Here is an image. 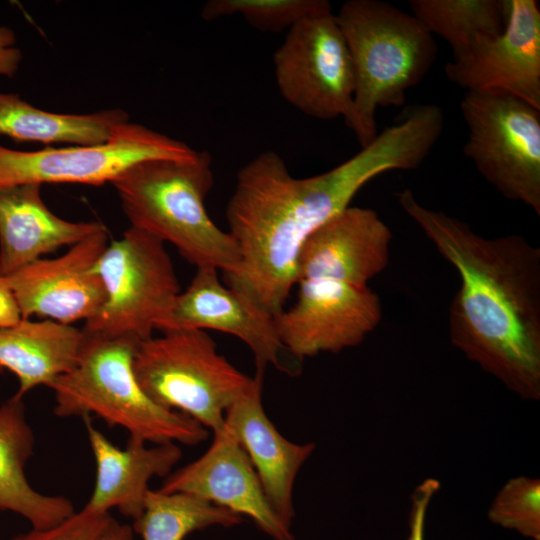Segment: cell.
Returning a JSON list of instances; mask_svg holds the SVG:
<instances>
[{
  "label": "cell",
  "mask_w": 540,
  "mask_h": 540,
  "mask_svg": "<svg viewBox=\"0 0 540 540\" xmlns=\"http://www.w3.org/2000/svg\"><path fill=\"white\" fill-rule=\"evenodd\" d=\"M443 131L429 106L410 108L361 150L321 174L296 178L274 151L260 153L237 173L226 207L228 232L241 254L240 270L225 284L276 315L296 284L307 238L350 206L360 189L391 170L419 167Z\"/></svg>",
  "instance_id": "obj_1"
},
{
  "label": "cell",
  "mask_w": 540,
  "mask_h": 540,
  "mask_svg": "<svg viewBox=\"0 0 540 540\" xmlns=\"http://www.w3.org/2000/svg\"><path fill=\"white\" fill-rule=\"evenodd\" d=\"M398 202L459 274L451 343L521 399L539 400L540 248L517 234L483 237L409 188Z\"/></svg>",
  "instance_id": "obj_2"
},
{
  "label": "cell",
  "mask_w": 540,
  "mask_h": 540,
  "mask_svg": "<svg viewBox=\"0 0 540 540\" xmlns=\"http://www.w3.org/2000/svg\"><path fill=\"white\" fill-rule=\"evenodd\" d=\"M211 163L207 151L187 159H146L111 184L130 226L171 243L196 268H215L231 276L240 270L242 259L234 238L214 223L205 207L214 184Z\"/></svg>",
  "instance_id": "obj_3"
},
{
  "label": "cell",
  "mask_w": 540,
  "mask_h": 540,
  "mask_svg": "<svg viewBox=\"0 0 540 540\" xmlns=\"http://www.w3.org/2000/svg\"><path fill=\"white\" fill-rule=\"evenodd\" d=\"M354 72L353 109L346 125L361 147L378 134L379 107L401 106L406 91L432 68L437 45L411 13L380 0H349L335 14Z\"/></svg>",
  "instance_id": "obj_4"
},
{
  "label": "cell",
  "mask_w": 540,
  "mask_h": 540,
  "mask_svg": "<svg viewBox=\"0 0 540 540\" xmlns=\"http://www.w3.org/2000/svg\"><path fill=\"white\" fill-rule=\"evenodd\" d=\"M138 345L84 334L76 365L48 386L55 396L54 413L61 418L96 416L152 444L205 441L209 434L204 426L160 407L141 389L133 370Z\"/></svg>",
  "instance_id": "obj_5"
},
{
  "label": "cell",
  "mask_w": 540,
  "mask_h": 540,
  "mask_svg": "<svg viewBox=\"0 0 540 540\" xmlns=\"http://www.w3.org/2000/svg\"><path fill=\"white\" fill-rule=\"evenodd\" d=\"M133 370L154 403L191 417L213 433L223 429L226 410L252 381L199 329L167 330L141 342Z\"/></svg>",
  "instance_id": "obj_6"
},
{
  "label": "cell",
  "mask_w": 540,
  "mask_h": 540,
  "mask_svg": "<svg viewBox=\"0 0 540 540\" xmlns=\"http://www.w3.org/2000/svg\"><path fill=\"white\" fill-rule=\"evenodd\" d=\"M96 272L106 297L85 322L82 331L89 336L140 344L158 330L180 293L164 242L133 226L107 246Z\"/></svg>",
  "instance_id": "obj_7"
},
{
  "label": "cell",
  "mask_w": 540,
  "mask_h": 540,
  "mask_svg": "<svg viewBox=\"0 0 540 540\" xmlns=\"http://www.w3.org/2000/svg\"><path fill=\"white\" fill-rule=\"evenodd\" d=\"M460 108L465 156L502 196L540 215V110L499 92H466Z\"/></svg>",
  "instance_id": "obj_8"
},
{
  "label": "cell",
  "mask_w": 540,
  "mask_h": 540,
  "mask_svg": "<svg viewBox=\"0 0 540 540\" xmlns=\"http://www.w3.org/2000/svg\"><path fill=\"white\" fill-rule=\"evenodd\" d=\"M282 97L309 117L351 116L354 72L349 50L332 11L308 16L287 31L273 56Z\"/></svg>",
  "instance_id": "obj_9"
},
{
  "label": "cell",
  "mask_w": 540,
  "mask_h": 540,
  "mask_svg": "<svg viewBox=\"0 0 540 540\" xmlns=\"http://www.w3.org/2000/svg\"><path fill=\"white\" fill-rule=\"evenodd\" d=\"M196 150L184 142L147 128L121 124L108 142L36 151L0 145V189L23 184L75 183L101 186L146 159H187Z\"/></svg>",
  "instance_id": "obj_10"
},
{
  "label": "cell",
  "mask_w": 540,
  "mask_h": 540,
  "mask_svg": "<svg viewBox=\"0 0 540 540\" xmlns=\"http://www.w3.org/2000/svg\"><path fill=\"white\" fill-rule=\"evenodd\" d=\"M297 284L295 304L274 316L282 344L296 359L355 347L382 318L380 298L369 286L325 279Z\"/></svg>",
  "instance_id": "obj_11"
},
{
  "label": "cell",
  "mask_w": 540,
  "mask_h": 540,
  "mask_svg": "<svg viewBox=\"0 0 540 540\" xmlns=\"http://www.w3.org/2000/svg\"><path fill=\"white\" fill-rule=\"evenodd\" d=\"M508 1L504 30L453 55L444 70L466 92L504 93L540 110L539 2Z\"/></svg>",
  "instance_id": "obj_12"
},
{
  "label": "cell",
  "mask_w": 540,
  "mask_h": 540,
  "mask_svg": "<svg viewBox=\"0 0 540 540\" xmlns=\"http://www.w3.org/2000/svg\"><path fill=\"white\" fill-rule=\"evenodd\" d=\"M109 245L106 227L53 259H39L5 277L22 319L38 316L63 324L93 318L105 302L96 264Z\"/></svg>",
  "instance_id": "obj_13"
},
{
  "label": "cell",
  "mask_w": 540,
  "mask_h": 540,
  "mask_svg": "<svg viewBox=\"0 0 540 540\" xmlns=\"http://www.w3.org/2000/svg\"><path fill=\"white\" fill-rule=\"evenodd\" d=\"M174 329H210L231 334L249 347L258 371L272 365L288 372L282 356L289 352L278 336L274 315L222 284L215 268H197L187 289L176 297L158 328L161 332Z\"/></svg>",
  "instance_id": "obj_14"
},
{
  "label": "cell",
  "mask_w": 540,
  "mask_h": 540,
  "mask_svg": "<svg viewBox=\"0 0 540 540\" xmlns=\"http://www.w3.org/2000/svg\"><path fill=\"white\" fill-rule=\"evenodd\" d=\"M158 490L202 498L248 516L274 540H294L270 505L248 455L225 424L214 432L202 456L171 472Z\"/></svg>",
  "instance_id": "obj_15"
},
{
  "label": "cell",
  "mask_w": 540,
  "mask_h": 540,
  "mask_svg": "<svg viewBox=\"0 0 540 540\" xmlns=\"http://www.w3.org/2000/svg\"><path fill=\"white\" fill-rule=\"evenodd\" d=\"M392 232L370 208L349 206L313 232L297 260L296 284L325 279L365 287L383 272Z\"/></svg>",
  "instance_id": "obj_16"
},
{
  "label": "cell",
  "mask_w": 540,
  "mask_h": 540,
  "mask_svg": "<svg viewBox=\"0 0 540 540\" xmlns=\"http://www.w3.org/2000/svg\"><path fill=\"white\" fill-rule=\"evenodd\" d=\"M263 372L225 412V426L248 455L275 513L290 528L294 517L296 476L315 449L312 443L289 441L268 418L262 403Z\"/></svg>",
  "instance_id": "obj_17"
},
{
  "label": "cell",
  "mask_w": 540,
  "mask_h": 540,
  "mask_svg": "<svg viewBox=\"0 0 540 540\" xmlns=\"http://www.w3.org/2000/svg\"><path fill=\"white\" fill-rule=\"evenodd\" d=\"M82 419L96 466L94 488L83 508L98 513L116 508L135 520L143 510L149 481L167 477L182 450L173 442L148 447L147 442L131 437L121 449L92 424L91 417Z\"/></svg>",
  "instance_id": "obj_18"
},
{
  "label": "cell",
  "mask_w": 540,
  "mask_h": 540,
  "mask_svg": "<svg viewBox=\"0 0 540 540\" xmlns=\"http://www.w3.org/2000/svg\"><path fill=\"white\" fill-rule=\"evenodd\" d=\"M105 226L71 222L51 212L40 184L0 189V276L8 277L63 246H72Z\"/></svg>",
  "instance_id": "obj_19"
},
{
  "label": "cell",
  "mask_w": 540,
  "mask_h": 540,
  "mask_svg": "<svg viewBox=\"0 0 540 540\" xmlns=\"http://www.w3.org/2000/svg\"><path fill=\"white\" fill-rule=\"evenodd\" d=\"M34 447L23 399L13 395L0 405V512L20 515L31 528L46 529L76 511L66 497L40 493L28 482L25 468Z\"/></svg>",
  "instance_id": "obj_20"
},
{
  "label": "cell",
  "mask_w": 540,
  "mask_h": 540,
  "mask_svg": "<svg viewBox=\"0 0 540 540\" xmlns=\"http://www.w3.org/2000/svg\"><path fill=\"white\" fill-rule=\"evenodd\" d=\"M82 330L53 320L19 322L0 328V369L18 379L14 396L22 398L38 386H49L77 363Z\"/></svg>",
  "instance_id": "obj_21"
},
{
  "label": "cell",
  "mask_w": 540,
  "mask_h": 540,
  "mask_svg": "<svg viewBox=\"0 0 540 540\" xmlns=\"http://www.w3.org/2000/svg\"><path fill=\"white\" fill-rule=\"evenodd\" d=\"M128 121V114L119 108L54 113L29 104L18 94L0 93V135L17 141L97 146L108 142L117 127Z\"/></svg>",
  "instance_id": "obj_22"
},
{
  "label": "cell",
  "mask_w": 540,
  "mask_h": 540,
  "mask_svg": "<svg viewBox=\"0 0 540 540\" xmlns=\"http://www.w3.org/2000/svg\"><path fill=\"white\" fill-rule=\"evenodd\" d=\"M411 14L432 34L442 37L458 55L478 40L500 34L509 1L410 0Z\"/></svg>",
  "instance_id": "obj_23"
},
{
  "label": "cell",
  "mask_w": 540,
  "mask_h": 540,
  "mask_svg": "<svg viewBox=\"0 0 540 540\" xmlns=\"http://www.w3.org/2000/svg\"><path fill=\"white\" fill-rule=\"evenodd\" d=\"M242 516L186 493L149 489L132 528L143 540H184L194 531L219 525L232 527Z\"/></svg>",
  "instance_id": "obj_24"
},
{
  "label": "cell",
  "mask_w": 540,
  "mask_h": 540,
  "mask_svg": "<svg viewBox=\"0 0 540 540\" xmlns=\"http://www.w3.org/2000/svg\"><path fill=\"white\" fill-rule=\"evenodd\" d=\"M329 11L332 9L327 0H210L201 15L213 21L239 14L259 31L280 32L308 16Z\"/></svg>",
  "instance_id": "obj_25"
},
{
  "label": "cell",
  "mask_w": 540,
  "mask_h": 540,
  "mask_svg": "<svg viewBox=\"0 0 540 540\" xmlns=\"http://www.w3.org/2000/svg\"><path fill=\"white\" fill-rule=\"evenodd\" d=\"M487 516L495 525L540 540V480L523 475L509 479L493 498Z\"/></svg>",
  "instance_id": "obj_26"
},
{
  "label": "cell",
  "mask_w": 540,
  "mask_h": 540,
  "mask_svg": "<svg viewBox=\"0 0 540 540\" xmlns=\"http://www.w3.org/2000/svg\"><path fill=\"white\" fill-rule=\"evenodd\" d=\"M114 520L110 513L76 511L60 524L46 528H31L11 540H99Z\"/></svg>",
  "instance_id": "obj_27"
},
{
  "label": "cell",
  "mask_w": 540,
  "mask_h": 540,
  "mask_svg": "<svg viewBox=\"0 0 540 540\" xmlns=\"http://www.w3.org/2000/svg\"><path fill=\"white\" fill-rule=\"evenodd\" d=\"M440 489L438 480L428 478L421 482L411 496L409 532L406 540H425V522L433 496Z\"/></svg>",
  "instance_id": "obj_28"
},
{
  "label": "cell",
  "mask_w": 540,
  "mask_h": 540,
  "mask_svg": "<svg viewBox=\"0 0 540 540\" xmlns=\"http://www.w3.org/2000/svg\"><path fill=\"white\" fill-rule=\"evenodd\" d=\"M16 35L7 26L0 25V76L13 77L22 61V52L16 45Z\"/></svg>",
  "instance_id": "obj_29"
},
{
  "label": "cell",
  "mask_w": 540,
  "mask_h": 540,
  "mask_svg": "<svg viewBox=\"0 0 540 540\" xmlns=\"http://www.w3.org/2000/svg\"><path fill=\"white\" fill-rule=\"evenodd\" d=\"M21 315L5 277L0 276V328L13 325Z\"/></svg>",
  "instance_id": "obj_30"
},
{
  "label": "cell",
  "mask_w": 540,
  "mask_h": 540,
  "mask_svg": "<svg viewBox=\"0 0 540 540\" xmlns=\"http://www.w3.org/2000/svg\"><path fill=\"white\" fill-rule=\"evenodd\" d=\"M134 533L132 526L114 519L99 540H134Z\"/></svg>",
  "instance_id": "obj_31"
}]
</instances>
